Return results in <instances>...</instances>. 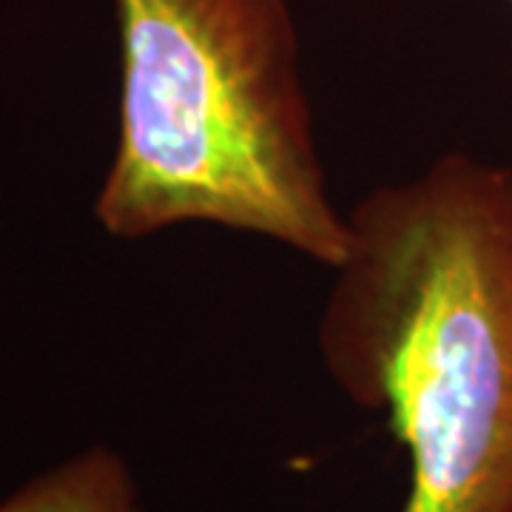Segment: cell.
Returning <instances> with one entry per match:
<instances>
[{
    "label": "cell",
    "mask_w": 512,
    "mask_h": 512,
    "mask_svg": "<svg viewBox=\"0 0 512 512\" xmlns=\"http://www.w3.org/2000/svg\"><path fill=\"white\" fill-rule=\"evenodd\" d=\"M330 379L407 453L402 512H512V165L444 154L348 211Z\"/></svg>",
    "instance_id": "1"
},
{
    "label": "cell",
    "mask_w": 512,
    "mask_h": 512,
    "mask_svg": "<svg viewBox=\"0 0 512 512\" xmlns=\"http://www.w3.org/2000/svg\"><path fill=\"white\" fill-rule=\"evenodd\" d=\"M120 117L94 220L114 239L205 222L336 268L330 200L288 0H114Z\"/></svg>",
    "instance_id": "2"
},
{
    "label": "cell",
    "mask_w": 512,
    "mask_h": 512,
    "mask_svg": "<svg viewBox=\"0 0 512 512\" xmlns=\"http://www.w3.org/2000/svg\"><path fill=\"white\" fill-rule=\"evenodd\" d=\"M0 512H146L128 461L109 444H92L40 470L9 495Z\"/></svg>",
    "instance_id": "3"
},
{
    "label": "cell",
    "mask_w": 512,
    "mask_h": 512,
    "mask_svg": "<svg viewBox=\"0 0 512 512\" xmlns=\"http://www.w3.org/2000/svg\"><path fill=\"white\" fill-rule=\"evenodd\" d=\"M510 3H512V0H510Z\"/></svg>",
    "instance_id": "4"
}]
</instances>
